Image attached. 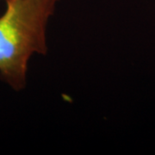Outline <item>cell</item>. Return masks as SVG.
Here are the masks:
<instances>
[{
  "mask_svg": "<svg viewBox=\"0 0 155 155\" xmlns=\"http://www.w3.org/2000/svg\"><path fill=\"white\" fill-rule=\"evenodd\" d=\"M60 1L5 0L0 16V79L12 90L26 87L31 56L47 54V27Z\"/></svg>",
  "mask_w": 155,
  "mask_h": 155,
  "instance_id": "6da1fadb",
  "label": "cell"
}]
</instances>
